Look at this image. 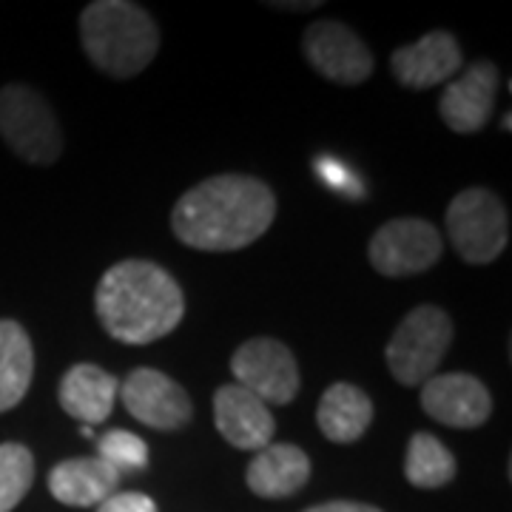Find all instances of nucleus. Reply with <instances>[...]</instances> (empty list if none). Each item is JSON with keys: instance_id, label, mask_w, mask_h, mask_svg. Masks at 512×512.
Returning a JSON list of instances; mask_svg holds the SVG:
<instances>
[{"instance_id": "obj_19", "label": "nucleus", "mask_w": 512, "mask_h": 512, "mask_svg": "<svg viewBox=\"0 0 512 512\" xmlns=\"http://www.w3.org/2000/svg\"><path fill=\"white\" fill-rule=\"evenodd\" d=\"M32 376H35V350L29 333L12 319H0V413L23 402Z\"/></svg>"}, {"instance_id": "obj_22", "label": "nucleus", "mask_w": 512, "mask_h": 512, "mask_svg": "<svg viewBox=\"0 0 512 512\" xmlns=\"http://www.w3.org/2000/svg\"><path fill=\"white\" fill-rule=\"evenodd\" d=\"M97 456L109 461L111 467L120 470H143L148 464L146 441L128 430H111L97 444Z\"/></svg>"}, {"instance_id": "obj_7", "label": "nucleus", "mask_w": 512, "mask_h": 512, "mask_svg": "<svg viewBox=\"0 0 512 512\" xmlns=\"http://www.w3.org/2000/svg\"><path fill=\"white\" fill-rule=\"evenodd\" d=\"M441 242L436 225L419 217H399L384 222L370 239V265L382 276H416L430 271L441 259Z\"/></svg>"}, {"instance_id": "obj_2", "label": "nucleus", "mask_w": 512, "mask_h": 512, "mask_svg": "<svg viewBox=\"0 0 512 512\" xmlns=\"http://www.w3.org/2000/svg\"><path fill=\"white\" fill-rule=\"evenodd\" d=\"M94 311L103 330L123 345H151L183 322L185 296L177 279L148 259H123L103 274Z\"/></svg>"}, {"instance_id": "obj_15", "label": "nucleus", "mask_w": 512, "mask_h": 512, "mask_svg": "<svg viewBox=\"0 0 512 512\" xmlns=\"http://www.w3.org/2000/svg\"><path fill=\"white\" fill-rule=\"evenodd\" d=\"M311 478V458L296 444H268L256 450L245 481L259 498H288Z\"/></svg>"}, {"instance_id": "obj_14", "label": "nucleus", "mask_w": 512, "mask_h": 512, "mask_svg": "<svg viewBox=\"0 0 512 512\" xmlns=\"http://www.w3.org/2000/svg\"><path fill=\"white\" fill-rule=\"evenodd\" d=\"M390 69L404 89H433L456 77L461 69V49L450 32H427L413 46L396 49Z\"/></svg>"}, {"instance_id": "obj_6", "label": "nucleus", "mask_w": 512, "mask_h": 512, "mask_svg": "<svg viewBox=\"0 0 512 512\" xmlns=\"http://www.w3.org/2000/svg\"><path fill=\"white\" fill-rule=\"evenodd\" d=\"M447 234L467 265H490L510 242L504 202L487 188H467L447 205Z\"/></svg>"}, {"instance_id": "obj_23", "label": "nucleus", "mask_w": 512, "mask_h": 512, "mask_svg": "<svg viewBox=\"0 0 512 512\" xmlns=\"http://www.w3.org/2000/svg\"><path fill=\"white\" fill-rule=\"evenodd\" d=\"M313 165H316V177L328 185V188L342 191V194H348V197H362V183H359L339 160H333V157H316V163Z\"/></svg>"}, {"instance_id": "obj_3", "label": "nucleus", "mask_w": 512, "mask_h": 512, "mask_svg": "<svg viewBox=\"0 0 512 512\" xmlns=\"http://www.w3.org/2000/svg\"><path fill=\"white\" fill-rule=\"evenodd\" d=\"M80 40L94 66L114 80L140 74L160 52L154 18L128 0L89 3L80 15Z\"/></svg>"}, {"instance_id": "obj_9", "label": "nucleus", "mask_w": 512, "mask_h": 512, "mask_svg": "<svg viewBox=\"0 0 512 512\" xmlns=\"http://www.w3.org/2000/svg\"><path fill=\"white\" fill-rule=\"evenodd\" d=\"M305 57L316 72L342 86H359L373 74V55L365 40L339 20H319L302 37Z\"/></svg>"}, {"instance_id": "obj_1", "label": "nucleus", "mask_w": 512, "mask_h": 512, "mask_svg": "<svg viewBox=\"0 0 512 512\" xmlns=\"http://www.w3.org/2000/svg\"><path fill=\"white\" fill-rule=\"evenodd\" d=\"M276 217L274 191L248 174H217L185 191L174 205L171 228L197 251H239L262 237Z\"/></svg>"}, {"instance_id": "obj_16", "label": "nucleus", "mask_w": 512, "mask_h": 512, "mask_svg": "<svg viewBox=\"0 0 512 512\" xmlns=\"http://www.w3.org/2000/svg\"><path fill=\"white\" fill-rule=\"evenodd\" d=\"M117 484L120 473L100 456L69 458L49 473V490L66 507H100Z\"/></svg>"}, {"instance_id": "obj_25", "label": "nucleus", "mask_w": 512, "mask_h": 512, "mask_svg": "<svg viewBox=\"0 0 512 512\" xmlns=\"http://www.w3.org/2000/svg\"><path fill=\"white\" fill-rule=\"evenodd\" d=\"M305 512H382L379 507H370V504H359V501H328V504H319Z\"/></svg>"}, {"instance_id": "obj_26", "label": "nucleus", "mask_w": 512, "mask_h": 512, "mask_svg": "<svg viewBox=\"0 0 512 512\" xmlns=\"http://www.w3.org/2000/svg\"><path fill=\"white\" fill-rule=\"evenodd\" d=\"M274 9H282V12H305V9H319L322 3L316 0H308V3H271Z\"/></svg>"}, {"instance_id": "obj_13", "label": "nucleus", "mask_w": 512, "mask_h": 512, "mask_svg": "<svg viewBox=\"0 0 512 512\" xmlns=\"http://www.w3.org/2000/svg\"><path fill=\"white\" fill-rule=\"evenodd\" d=\"M214 424L237 450H262L274 441L276 421L268 404L259 402L239 384H225L214 396Z\"/></svg>"}, {"instance_id": "obj_17", "label": "nucleus", "mask_w": 512, "mask_h": 512, "mask_svg": "<svg viewBox=\"0 0 512 512\" xmlns=\"http://www.w3.org/2000/svg\"><path fill=\"white\" fill-rule=\"evenodd\" d=\"M120 384L117 379L97 365H74L63 373L57 399L60 407L77 421H86L92 427L97 421H106L114 410Z\"/></svg>"}, {"instance_id": "obj_5", "label": "nucleus", "mask_w": 512, "mask_h": 512, "mask_svg": "<svg viewBox=\"0 0 512 512\" xmlns=\"http://www.w3.org/2000/svg\"><path fill=\"white\" fill-rule=\"evenodd\" d=\"M453 333V319L436 305H419L407 313L384 350L393 379L404 387L427 382L453 345Z\"/></svg>"}, {"instance_id": "obj_20", "label": "nucleus", "mask_w": 512, "mask_h": 512, "mask_svg": "<svg viewBox=\"0 0 512 512\" xmlns=\"http://www.w3.org/2000/svg\"><path fill=\"white\" fill-rule=\"evenodd\" d=\"M404 478L419 490H436L456 478V458L430 433H416L407 444Z\"/></svg>"}, {"instance_id": "obj_18", "label": "nucleus", "mask_w": 512, "mask_h": 512, "mask_svg": "<svg viewBox=\"0 0 512 512\" xmlns=\"http://www.w3.org/2000/svg\"><path fill=\"white\" fill-rule=\"evenodd\" d=\"M316 421L325 439L336 444H353L365 436L373 421V402L356 384L336 382L325 390L316 410Z\"/></svg>"}, {"instance_id": "obj_4", "label": "nucleus", "mask_w": 512, "mask_h": 512, "mask_svg": "<svg viewBox=\"0 0 512 512\" xmlns=\"http://www.w3.org/2000/svg\"><path fill=\"white\" fill-rule=\"evenodd\" d=\"M0 137L32 165H52L63 154V131L55 111L32 86L9 83L0 89Z\"/></svg>"}, {"instance_id": "obj_12", "label": "nucleus", "mask_w": 512, "mask_h": 512, "mask_svg": "<svg viewBox=\"0 0 512 512\" xmlns=\"http://www.w3.org/2000/svg\"><path fill=\"white\" fill-rule=\"evenodd\" d=\"M498 97V69L490 60H478L467 72L450 80L441 94V120L456 134H476L490 123Z\"/></svg>"}, {"instance_id": "obj_10", "label": "nucleus", "mask_w": 512, "mask_h": 512, "mask_svg": "<svg viewBox=\"0 0 512 512\" xmlns=\"http://www.w3.org/2000/svg\"><path fill=\"white\" fill-rule=\"evenodd\" d=\"M126 410L154 430H180L194 416V404L171 376L151 367H137L120 387Z\"/></svg>"}, {"instance_id": "obj_21", "label": "nucleus", "mask_w": 512, "mask_h": 512, "mask_svg": "<svg viewBox=\"0 0 512 512\" xmlns=\"http://www.w3.org/2000/svg\"><path fill=\"white\" fill-rule=\"evenodd\" d=\"M35 481V456L18 441L0 444V512H12Z\"/></svg>"}, {"instance_id": "obj_11", "label": "nucleus", "mask_w": 512, "mask_h": 512, "mask_svg": "<svg viewBox=\"0 0 512 512\" xmlns=\"http://www.w3.org/2000/svg\"><path fill=\"white\" fill-rule=\"evenodd\" d=\"M421 407L433 421L456 430H476L493 413V396L470 373L430 376L421 384Z\"/></svg>"}, {"instance_id": "obj_8", "label": "nucleus", "mask_w": 512, "mask_h": 512, "mask_svg": "<svg viewBox=\"0 0 512 512\" xmlns=\"http://www.w3.org/2000/svg\"><path fill=\"white\" fill-rule=\"evenodd\" d=\"M231 370L237 376V384L248 390L259 402L288 404L299 393V365L288 345L271 336L248 339L239 345Z\"/></svg>"}, {"instance_id": "obj_24", "label": "nucleus", "mask_w": 512, "mask_h": 512, "mask_svg": "<svg viewBox=\"0 0 512 512\" xmlns=\"http://www.w3.org/2000/svg\"><path fill=\"white\" fill-rule=\"evenodd\" d=\"M97 512H157V504L143 493H114L97 507Z\"/></svg>"}]
</instances>
